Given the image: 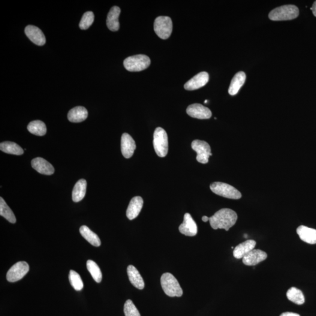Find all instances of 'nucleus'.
I'll return each mask as SVG.
<instances>
[{"label":"nucleus","mask_w":316,"mask_h":316,"mask_svg":"<svg viewBox=\"0 0 316 316\" xmlns=\"http://www.w3.org/2000/svg\"><path fill=\"white\" fill-rule=\"evenodd\" d=\"M237 213L230 209H222L209 219L210 224L214 230L224 229L228 231L236 223Z\"/></svg>","instance_id":"f257e3e1"},{"label":"nucleus","mask_w":316,"mask_h":316,"mask_svg":"<svg viewBox=\"0 0 316 316\" xmlns=\"http://www.w3.org/2000/svg\"><path fill=\"white\" fill-rule=\"evenodd\" d=\"M299 9L293 5H286L274 9L270 12L269 18L272 21L291 20L299 16Z\"/></svg>","instance_id":"f03ea898"},{"label":"nucleus","mask_w":316,"mask_h":316,"mask_svg":"<svg viewBox=\"0 0 316 316\" xmlns=\"http://www.w3.org/2000/svg\"><path fill=\"white\" fill-rule=\"evenodd\" d=\"M161 283L165 294L170 297L182 296L183 291L178 281L170 273H165L161 276Z\"/></svg>","instance_id":"7ed1b4c3"},{"label":"nucleus","mask_w":316,"mask_h":316,"mask_svg":"<svg viewBox=\"0 0 316 316\" xmlns=\"http://www.w3.org/2000/svg\"><path fill=\"white\" fill-rule=\"evenodd\" d=\"M153 147L159 157L164 158L168 152V138L167 132L162 128H156L153 134Z\"/></svg>","instance_id":"20e7f679"},{"label":"nucleus","mask_w":316,"mask_h":316,"mask_svg":"<svg viewBox=\"0 0 316 316\" xmlns=\"http://www.w3.org/2000/svg\"><path fill=\"white\" fill-rule=\"evenodd\" d=\"M210 188L214 194L230 199H240L242 194L238 190L227 183L214 182L210 185Z\"/></svg>","instance_id":"39448f33"},{"label":"nucleus","mask_w":316,"mask_h":316,"mask_svg":"<svg viewBox=\"0 0 316 316\" xmlns=\"http://www.w3.org/2000/svg\"><path fill=\"white\" fill-rule=\"evenodd\" d=\"M150 60L148 56L144 55H137L129 56L124 61V66L129 72H140L149 67Z\"/></svg>","instance_id":"423d86ee"},{"label":"nucleus","mask_w":316,"mask_h":316,"mask_svg":"<svg viewBox=\"0 0 316 316\" xmlns=\"http://www.w3.org/2000/svg\"><path fill=\"white\" fill-rule=\"evenodd\" d=\"M173 24L170 18L160 16L156 18L154 22L155 32L162 40H167L170 37L172 32Z\"/></svg>","instance_id":"0eeeda50"},{"label":"nucleus","mask_w":316,"mask_h":316,"mask_svg":"<svg viewBox=\"0 0 316 316\" xmlns=\"http://www.w3.org/2000/svg\"><path fill=\"white\" fill-rule=\"evenodd\" d=\"M192 149L197 153L196 159L201 164H206L208 163L211 153V147L209 144L206 141L194 140L192 143Z\"/></svg>","instance_id":"6e6552de"},{"label":"nucleus","mask_w":316,"mask_h":316,"mask_svg":"<svg viewBox=\"0 0 316 316\" xmlns=\"http://www.w3.org/2000/svg\"><path fill=\"white\" fill-rule=\"evenodd\" d=\"M29 267L25 261H20L14 264L7 273V279L10 282H16L23 278L28 272Z\"/></svg>","instance_id":"1a4fd4ad"},{"label":"nucleus","mask_w":316,"mask_h":316,"mask_svg":"<svg viewBox=\"0 0 316 316\" xmlns=\"http://www.w3.org/2000/svg\"><path fill=\"white\" fill-rule=\"evenodd\" d=\"M186 112L193 118L200 120L209 119L212 116V111L209 108L200 104L190 105Z\"/></svg>","instance_id":"9d476101"},{"label":"nucleus","mask_w":316,"mask_h":316,"mask_svg":"<svg viewBox=\"0 0 316 316\" xmlns=\"http://www.w3.org/2000/svg\"><path fill=\"white\" fill-rule=\"evenodd\" d=\"M209 80V75L206 72H200L195 75L191 80H189L185 84L184 87L186 90H197L206 85Z\"/></svg>","instance_id":"9b49d317"},{"label":"nucleus","mask_w":316,"mask_h":316,"mask_svg":"<svg viewBox=\"0 0 316 316\" xmlns=\"http://www.w3.org/2000/svg\"><path fill=\"white\" fill-rule=\"evenodd\" d=\"M25 33L29 40L38 46H43L46 43V38L44 33L37 26L31 25L27 26Z\"/></svg>","instance_id":"f8f14e48"},{"label":"nucleus","mask_w":316,"mask_h":316,"mask_svg":"<svg viewBox=\"0 0 316 316\" xmlns=\"http://www.w3.org/2000/svg\"><path fill=\"white\" fill-rule=\"evenodd\" d=\"M179 231L186 236L194 237L197 233V227L194 219L189 213H186L184 216V220L180 225Z\"/></svg>","instance_id":"ddd939ff"},{"label":"nucleus","mask_w":316,"mask_h":316,"mask_svg":"<svg viewBox=\"0 0 316 316\" xmlns=\"http://www.w3.org/2000/svg\"><path fill=\"white\" fill-rule=\"evenodd\" d=\"M267 258L266 252L260 249H253L243 258V264L247 266H255Z\"/></svg>","instance_id":"4468645a"},{"label":"nucleus","mask_w":316,"mask_h":316,"mask_svg":"<svg viewBox=\"0 0 316 316\" xmlns=\"http://www.w3.org/2000/svg\"><path fill=\"white\" fill-rule=\"evenodd\" d=\"M121 148L122 154L124 158H130L133 155L136 148V144L133 138L127 133H124L122 135Z\"/></svg>","instance_id":"2eb2a0df"},{"label":"nucleus","mask_w":316,"mask_h":316,"mask_svg":"<svg viewBox=\"0 0 316 316\" xmlns=\"http://www.w3.org/2000/svg\"><path fill=\"white\" fill-rule=\"evenodd\" d=\"M31 165L38 172L45 175H51L55 172V169L52 165L42 158L38 157L32 159Z\"/></svg>","instance_id":"dca6fc26"},{"label":"nucleus","mask_w":316,"mask_h":316,"mask_svg":"<svg viewBox=\"0 0 316 316\" xmlns=\"http://www.w3.org/2000/svg\"><path fill=\"white\" fill-rule=\"evenodd\" d=\"M143 204L144 201L142 197L136 196L132 198L126 210V215L128 219L132 220L137 218L142 210Z\"/></svg>","instance_id":"f3484780"},{"label":"nucleus","mask_w":316,"mask_h":316,"mask_svg":"<svg viewBox=\"0 0 316 316\" xmlns=\"http://www.w3.org/2000/svg\"><path fill=\"white\" fill-rule=\"evenodd\" d=\"M297 234L303 242L316 244V230L309 228L305 225H300L297 228Z\"/></svg>","instance_id":"a211bd4d"},{"label":"nucleus","mask_w":316,"mask_h":316,"mask_svg":"<svg viewBox=\"0 0 316 316\" xmlns=\"http://www.w3.org/2000/svg\"><path fill=\"white\" fill-rule=\"evenodd\" d=\"M121 10L117 6H114L108 14L107 25L111 31H117L120 28L119 16Z\"/></svg>","instance_id":"6ab92c4d"},{"label":"nucleus","mask_w":316,"mask_h":316,"mask_svg":"<svg viewBox=\"0 0 316 316\" xmlns=\"http://www.w3.org/2000/svg\"><path fill=\"white\" fill-rule=\"evenodd\" d=\"M256 243H257L255 241L252 240H246L245 242L240 243L234 249V257L237 259L243 258L254 249Z\"/></svg>","instance_id":"aec40b11"},{"label":"nucleus","mask_w":316,"mask_h":316,"mask_svg":"<svg viewBox=\"0 0 316 316\" xmlns=\"http://www.w3.org/2000/svg\"><path fill=\"white\" fill-rule=\"evenodd\" d=\"M127 273L129 281L132 285L138 290H143L145 287V284L142 276H141L136 267L133 266H129L127 267Z\"/></svg>","instance_id":"412c9836"},{"label":"nucleus","mask_w":316,"mask_h":316,"mask_svg":"<svg viewBox=\"0 0 316 316\" xmlns=\"http://www.w3.org/2000/svg\"><path fill=\"white\" fill-rule=\"evenodd\" d=\"M88 117V111L86 108L78 106L72 108L68 114L69 122H80L86 120Z\"/></svg>","instance_id":"4be33fe9"},{"label":"nucleus","mask_w":316,"mask_h":316,"mask_svg":"<svg viewBox=\"0 0 316 316\" xmlns=\"http://www.w3.org/2000/svg\"><path fill=\"white\" fill-rule=\"evenodd\" d=\"M246 80V74L244 72H240L235 74L232 79L228 93L231 96H235L239 93L241 87L244 84Z\"/></svg>","instance_id":"5701e85b"},{"label":"nucleus","mask_w":316,"mask_h":316,"mask_svg":"<svg viewBox=\"0 0 316 316\" xmlns=\"http://www.w3.org/2000/svg\"><path fill=\"white\" fill-rule=\"evenodd\" d=\"M87 189L86 180L80 179L74 185L72 192V199L74 202H79L85 196Z\"/></svg>","instance_id":"b1692460"},{"label":"nucleus","mask_w":316,"mask_h":316,"mask_svg":"<svg viewBox=\"0 0 316 316\" xmlns=\"http://www.w3.org/2000/svg\"><path fill=\"white\" fill-rule=\"evenodd\" d=\"M79 231L84 239L86 240L90 244L95 246L101 245V241L97 235L90 230L88 227L83 225L80 228Z\"/></svg>","instance_id":"393cba45"},{"label":"nucleus","mask_w":316,"mask_h":316,"mask_svg":"<svg viewBox=\"0 0 316 316\" xmlns=\"http://www.w3.org/2000/svg\"><path fill=\"white\" fill-rule=\"evenodd\" d=\"M0 149L1 151L8 153V154L21 155L24 153L22 147L16 143L9 142V141L1 143Z\"/></svg>","instance_id":"a878e982"},{"label":"nucleus","mask_w":316,"mask_h":316,"mask_svg":"<svg viewBox=\"0 0 316 316\" xmlns=\"http://www.w3.org/2000/svg\"><path fill=\"white\" fill-rule=\"evenodd\" d=\"M27 129L31 134L38 136H44L47 133L46 125L40 120H35L30 122Z\"/></svg>","instance_id":"bb28decb"},{"label":"nucleus","mask_w":316,"mask_h":316,"mask_svg":"<svg viewBox=\"0 0 316 316\" xmlns=\"http://www.w3.org/2000/svg\"><path fill=\"white\" fill-rule=\"evenodd\" d=\"M287 296L289 300L296 305H303L305 302V298L302 292L296 288H290L287 292Z\"/></svg>","instance_id":"cd10ccee"},{"label":"nucleus","mask_w":316,"mask_h":316,"mask_svg":"<svg viewBox=\"0 0 316 316\" xmlns=\"http://www.w3.org/2000/svg\"><path fill=\"white\" fill-rule=\"evenodd\" d=\"M0 215L7 219L11 223L14 224L16 222V216L13 211L9 207L2 197H0Z\"/></svg>","instance_id":"c85d7f7f"},{"label":"nucleus","mask_w":316,"mask_h":316,"mask_svg":"<svg viewBox=\"0 0 316 316\" xmlns=\"http://www.w3.org/2000/svg\"><path fill=\"white\" fill-rule=\"evenodd\" d=\"M86 266L89 272L91 274L93 279L96 282H101L102 280V273L98 265L92 260H88L87 261Z\"/></svg>","instance_id":"c756f323"},{"label":"nucleus","mask_w":316,"mask_h":316,"mask_svg":"<svg viewBox=\"0 0 316 316\" xmlns=\"http://www.w3.org/2000/svg\"><path fill=\"white\" fill-rule=\"evenodd\" d=\"M69 279L72 287L75 290L80 291L83 290V282L79 273L74 271V270H71L69 272Z\"/></svg>","instance_id":"7c9ffc66"},{"label":"nucleus","mask_w":316,"mask_h":316,"mask_svg":"<svg viewBox=\"0 0 316 316\" xmlns=\"http://www.w3.org/2000/svg\"><path fill=\"white\" fill-rule=\"evenodd\" d=\"M95 16L92 11L86 12L84 13L81 20L79 27L81 29L86 30L89 28L94 22Z\"/></svg>","instance_id":"2f4dec72"},{"label":"nucleus","mask_w":316,"mask_h":316,"mask_svg":"<svg viewBox=\"0 0 316 316\" xmlns=\"http://www.w3.org/2000/svg\"><path fill=\"white\" fill-rule=\"evenodd\" d=\"M124 312L125 316H141L139 311L131 300H127L124 304Z\"/></svg>","instance_id":"473e14b6"},{"label":"nucleus","mask_w":316,"mask_h":316,"mask_svg":"<svg viewBox=\"0 0 316 316\" xmlns=\"http://www.w3.org/2000/svg\"><path fill=\"white\" fill-rule=\"evenodd\" d=\"M280 316H300L299 314H295L292 312H285L283 313Z\"/></svg>","instance_id":"72a5a7b5"},{"label":"nucleus","mask_w":316,"mask_h":316,"mask_svg":"<svg viewBox=\"0 0 316 316\" xmlns=\"http://www.w3.org/2000/svg\"><path fill=\"white\" fill-rule=\"evenodd\" d=\"M311 10L313 11V14L316 17V1L313 4L312 7L311 8Z\"/></svg>","instance_id":"f704fd0d"},{"label":"nucleus","mask_w":316,"mask_h":316,"mask_svg":"<svg viewBox=\"0 0 316 316\" xmlns=\"http://www.w3.org/2000/svg\"><path fill=\"white\" fill-rule=\"evenodd\" d=\"M209 219L210 218H208V217H207V216H203V218H202V220L204 222H207V221H209Z\"/></svg>","instance_id":"c9c22d12"},{"label":"nucleus","mask_w":316,"mask_h":316,"mask_svg":"<svg viewBox=\"0 0 316 316\" xmlns=\"http://www.w3.org/2000/svg\"><path fill=\"white\" fill-rule=\"evenodd\" d=\"M204 103H207V100H205V101H204Z\"/></svg>","instance_id":"e433bc0d"}]
</instances>
